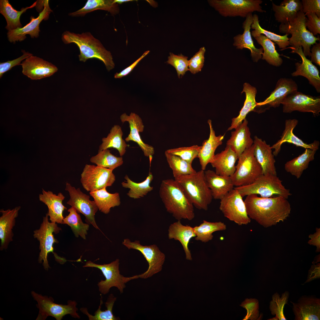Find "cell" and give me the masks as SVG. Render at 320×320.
I'll list each match as a JSON object with an SVG mask.
<instances>
[{
  "label": "cell",
  "instance_id": "cell-1",
  "mask_svg": "<svg viewBox=\"0 0 320 320\" xmlns=\"http://www.w3.org/2000/svg\"><path fill=\"white\" fill-rule=\"evenodd\" d=\"M244 202L249 217L265 228L284 222L291 210L287 199L281 196L264 198L251 194Z\"/></svg>",
  "mask_w": 320,
  "mask_h": 320
},
{
  "label": "cell",
  "instance_id": "cell-2",
  "mask_svg": "<svg viewBox=\"0 0 320 320\" xmlns=\"http://www.w3.org/2000/svg\"><path fill=\"white\" fill-rule=\"evenodd\" d=\"M159 194L167 211L176 220H191L194 219V206L175 179L162 180Z\"/></svg>",
  "mask_w": 320,
  "mask_h": 320
},
{
  "label": "cell",
  "instance_id": "cell-3",
  "mask_svg": "<svg viewBox=\"0 0 320 320\" xmlns=\"http://www.w3.org/2000/svg\"><path fill=\"white\" fill-rule=\"evenodd\" d=\"M62 39L65 44L73 43L78 47L80 61L84 62L88 59L95 58L102 61L108 71L114 68L115 64L111 52L90 32L79 34L65 31L62 34Z\"/></svg>",
  "mask_w": 320,
  "mask_h": 320
},
{
  "label": "cell",
  "instance_id": "cell-4",
  "mask_svg": "<svg viewBox=\"0 0 320 320\" xmlns=\"http://www.w3.org/2000/svg\"><path fill=\"white\" fill-rule=\"evenodd\" d=\"M204 171L201 169L192 174L179 176L174 179L194 206L199 209L206 211L213 198Z\"/></svg>",
  "mask_w": 320,
  "mask_h": 320
},
{
  "label": "cell",
  "instance_id": "cell-5",
  "mask_svg": "<svg viewBox=\"0 0 320 320\" xmlns=\"http://www.w3.org/2000/svg\"><path fill=\"white\" fill-rule=\"evenodd\" d=\"M307 17L305 14L300 11L298 12L297 17L289 22L283 24H281L279 30L281 33L291 35L289 38V45L291 47L296 48L302 47L305 56L310 57V48L320 40L319 37L314 36L306 26Z\"/></svg>",
  "mask_w": 320,
  "mask_h": 320
},
{
  "label": "cell",
  "instance_id": "cell-6",
  "mask_svg": "<svg viewBox=\"0 0 320 320\" xmlns=\"http://www.w3.org/2000/svg\"><path fill=\"white\" fill-rule=\"evenodd\" d=\"M234 188L242 197L254 194L264 198L281 196L288 199L292 195L289 190L285 188L277 175L271 174H262L252 183Z\"/></svg>",
  "mask_w": 320,
  "mask_h": 320
},
{
  "label": "cell",
  "instance_id": "cell-7",
  "mask_svg": "<svg viewBox=\"0 0 320 320\" xmlns=\"http://www.w3.org/2000/svg\"><path fill=\"white\" fill-rule=\"evenodd\" d=\"M48 215L47 213L43 217V221L39 228L33 231V236L39 242V249L40 250L38 259V262L41 263L45 270H47L50 268L47 260V255L50 252H52L56 259L60 263H63L65 260L59 257L54 252L53 245L55 243H58V241L55 239L53 233H58L61 230V228L58 226L56 223L50 222L49 220Z\"/></svg>",
  "mask_w": 320,
  "mask_h": 320
},
{
  "label": "cell",
  "instance_id": "cell-8",
  "mask_svg": "<svg viewBox=\"0 0 320 320\" xmlns=\"http://www.w3.org/2000/svg\"><path fill=\"white\" fill-rule=\"evenodd\" d=\"M253 144L238 158L236 170L231 176L234 186L247 185L263 174L262 168L254 155Z\"/></svg>",
  "mask_w": 320,
  "mask_h": 320
},
{
  "label": "cell",
  "instance_id": "cell-9",
  "mask_svg": "<svg viewBox=\"0 0 320 320\" xmlns=\"http://www.w3.org/2000/svg\"><path fill=\"white\" fill-rule=\"evenodd\" d=\"M31 295L37 304V307L39 309V313L36 320H45L47 317L51 316L57 320H61L67 314L79 319L80 316L77 313L76 302L69 300L68 304L64 305L55 303L53 298L47 296L39 294L34 291L31 292Z\"/></svg>",
  "mask_w": 320,
  "mask_h": 320
},
{
  "label": "cell",
  "instance_id": "cell-10",
  "mask_svg": "<svg viewBox=\"0 0 320 320\" xmlns=\"http://www.w3.org/2000/svg\"><path fill=\"white\" fill-rule=\"evenodd\" d=\"M119 260L118 259L110 263L103 265L97 264L90 261L86 262L84 267H95L100 269L105 277V280H101L98 282L99 291L105 295L113 287H116L120 293H123L126 287L125 284L132 280L139 278L138 275L126 277L120 273L119 270Z\"/></svg>",
  "mask_w": 320,
  "mask_h": 320
},
{
  "label": "cell",
  "instance_id": "cell-11",
  "mask_svg": "<svg viewBox=\"0 0 320 320\" xmlns=\"http://www.w3.org/2000/svg\"><path fill=\"white\" fill-rule=\"evenodd\" d=\"M208 2L222 16L246 18L255 11L265 12L260 4L261 0H209Z\"/></svg>",
  "mask_w": 320,
  "mask_h": 320
},
{
  "label": "cell",
  "instance_id": "cell-12",
  "mask_svg": "<svg viewBox=\"0 0 320 320\" xmlns=\"http://www.w3.org/2000/svg\"><path fill=\"white\" fill-rule=\"evenodd\" d=\"M122 244L128 249H134L140 252L148 263L147 270L138 275V278L146 279L151 277L162 269L165 259V254L155 244L143 246L139 240L131 241L129 239H124Z\"/></svg>",
  "mask_w": 320,
  "mask_h": 320
},
{
  "label": "cell",
  "instance_id": "cell-13",
  "mask_svg": "<svg viewBox=\"0 0 320 320\" xmlns=\"http://www.w3.org/2000/svg\"><path fill=\"white\" fill-rule=\"evenodd\" d=\"M243 197L234 188L221 199L219 209L224 216L239 225H247L251 221Z\"/></svg>",
  "mask_w": 320,
  "mask_h": 320
},
{
  "label": "cell",
  "instance_id": "cell-14",
  "mask_svg": "<svg viewBox=\"0 0 320 320\" xmlns=\"http://www.w3.org/2000/svg\"><path fill=\"white\" fill-rule=\"evenodd\" d=\"M111 169L86 164L81 174L83 188L89 192L111 186L116 177Z\"/></svg>",
  "mask_w": 320,
  "mask_h": 320
},
{
  "label": "cell",
  "instance_id": "cell-15",
  "mask_svg": "<svg viewBox=\"0 0 320 320\" xmlns=\"http://www.w3.org/2000/svg\"><path fill=\"white\" fill-rule=\"evenodd\" d=\"M65 190L68 192L70 196L67 203L77 212L83 214L87 223L100 229L95 219V214L98 209L95 201L91 200L89 196L83 193L79 188H76L69 183H66Z\"/></svg>",
  "mask_w": 320,
  "mask_h": 320
},
{
  "label": "cell",
  "instance_id": "cell-16",
  "mask_svg": "<svg viewBox=\"0 0 320 320\" xmlns=\"http://www.w3.org/2000/svg\"><path fill=\"white\" fill-rule=\"evenodd\" d=\"M283 112L291 113L295 111L310 112L314 116L319 115L320 97L307 95L297 91L288 95L282 101Z\"/></svg>",
  "mask_w": 320,
  "mask_h": 320
},
{
  "label": "cell",
  "instance_id": "cell-17",
  "mask_svg": "<svg viewBox=\"0 0 320 320\" xmlns=\"http://www.w3.org/2000/svg\"><path fill=\"white\" fill-rule=\"evenodd\" d=\"M49 2L48 0L44 1V8L37 17L31 16L30 22L24 27L8 31L7 34L8 40L10 42L13 43L21 41L25 39L27 34L29 35L32 38H37L40 31L39 27L40 23L42 20H47L49 14L52 12L49 6Z\"/></svg>",
  "mask_w": 320,
  "mask_h": 320
},
{
  "label": "cell",
  "instance_id": "cell-18",
  "mask_svg": "<svg viewBox=\"0 0 320 320\" xmlns=\"http://www.w3.org/2000/svg\"><path fill=\"white\" fill-rule=\"evenodd\" d=\"M20 65L23 73L33 80L49 77L58 70L51 63L33 55L23 61Z\"/></svg>",
  "mask_w": 320,
  "mask_h": 320
},
{
  "label": "cell",
  "instance_id": "cell-19",
  "mask_svg": "<svg viewBox=\"0 0 320 320\" xmlns=\"http://www.w3.org/2000/svg\"><path fill=\"white\" fill-rule=\"evenodd\" d=\"M295 320H319L320 299L314 296L303 295L296 303L291 301Z\"/></svg>",
  "mask_w": 320,
  "mask_h": 320
},
{
  "label": "cell",
  "instance_id": "cell-20",
  "mask_svg": "<svg viewBox=\"0 0 320 320\" xmlns=\"http://www.w3.org/2000/svg\"><path fill=\"white\" fill-rule=\"evenodd\" d=\"M120 119L123 123L127 121L129 124L130 132L125 139V141L128 142L132 141L137 143L143 152L144 156L149 157L151 161L154 153V150L152 146L145 143L141 138L140 133L143 132L144 128L141 118L136 114L132 112L129 115L125 113L122 114L120 116Z\"/></svg>",
  "mask_w": 320,
  "mask_h": 320
},
{
  "label": "cell",
  "instance_id": "cell-21",
  "mask_svg": "<svg viewBox=\"0 0 320 320\" xmlns=\"http://www.w3.org/2000/svg\"><path fill=\"white\" fill-rule=\"evenodd\" d=\"M298 86L292 79L286 78L279 79L275 88L269 96L263 102L257 103L256 107H266V109L271 107H279L282 101L289 95L297 91Z\"/></svg>",
  "mask_w": 320,
  "mask_h": 320
},
{
  "label": "cell",
  "instance_id": "cell-22",
  "mask_svg": "<svg viewBox=\"0 0 320 320\" xmlns=\"http://www.w3.org/2000/svg\"><path fill=\"white\" fill-rule=\"evenodd\" d=\"M298 120L296 119H286L285 122L284 129L281 136V139L271 146L274 150L273 154L276 156L280 152L282 144L285 143H292L296 146L305 148L317 151L319 148L320 143L315 140L310 144L306 143L296 136L293 131L298 123Z\"/></svg>",
  "mask_w": 320,
  "mask_h": 320
},
{
  "label": "cell",
  "instance_id": "cell-23",
  "mask_svg": "<svg viewBox=\"0 0 320 320\" xmlns=\"http://www.w3.org/2000/svg\"><path fill=\"white\" fill-rule=\"evenodd\" d=\"M254 155L262 168L263 174L277 175L275 160L270 145L257 136L254 137Z\"/></svg>",
  "mask_w": 320,
  "mask_h": 320
},
{
  "label": "cell",
  "instance_id": "cell-24",
  "mask_svg": "<svg viewBox=\"0 0 320 320\" xmlns=\"http://www.w3.org/2000/svg\"><path fill=\"white\" fill-rule=\"evenodd\" d=\"M245 18L242 23L243 33L242 34H237L233 37V45L238 49L246 48L249 50L252 60L257 62L262 58L263 49L262 48H256L252 38L250 29L253 21L252 14L249 13Z\"/></svg>",
  "mask_w": 320,
  "mask_h": 320
},
{
  "label": "cell",
  "instance_id": "cell-25",
  "mask_svg": "<svg viewBox=\"0 0 320 320\" xmlns=\"http://www.w3.org/2000/svg\"><path fill=\"white\" fill-rule=\"evenodd\" d=\"M291 52L296 53L301 57V63H295L296 71L292 73L293 76H302L307 78L309 83L316 89L317 92H320V77L319 71L317 67L310 61L307 59L304 55L302 47L295 48L290 47Z\"/></svg>",
  "mask_w": 320,
  "mask_h": 320
},
{
  "label": "cell",
  "instance_id": "cell-26",
  "mask_svg": "<svg viewBox=\"0 0 320 320\" xmlns=\"http://www.w3.org/2000/svg\"><path fill=\"white\" fill-rule=\"evenodd\" d=\"M65 198V196L61 192L56 195L51 191H46L43 189L42 193L39 195V200L48 207L47 213L51 222L63 224L64 218L63 212L67 209L62 203Z\"/></svg>",
  "mask_w": 320,
  "mask_h": 320
},
{
  "label": "cell",
  "instance_id": "cell-27",
  "mask_svg": "<svg viewBox=\"0 0 320 320\" xmlns=\"http://www.w3.org/2000/svg\"><path fill=\"white\" fill-rule=\"evenodd\" d=\"M238 159L236 153L231 147L226 146L224 150L215 154L210 163L217 175L231 177L235 171V164Z\"/></svg>",
  "mask_w": 320,
  "mask_h": 320
},
{
  "label": "cell",
  "instance_id": "cell-28",
  "mask_svg": "<svg viewBox=\"0 0 320 320\" xmlns=\"http://www.w3.org/2000/svg\"><path fill=\"white\" fill-rule=\"evenodd\" d=\"M248 124V121L245 119L235 131L231 132V136L226 143V146L231 147L236 153L238 158L244 151L253 144Z\"/></svg>",
  "mask_w": 320,
  "mask_h": 320
},
{
  "label": "cell",
  "instance_id": "cell-29",
  "mask_svg": "<svg viewBox=\"0 0 320 320\" xmlns=\"http://www.w3.org/2000/svg\"><path fill=\"white\" fill-rule=\"evenodd\" d=\"M20 207L11 209H1L2 215L0 217V249H6L10 242L13 241L14 234L12 229L15 223V219L18 215Z\"/></svg>",
  "mask_w": 320,
  "mask_h": 320
},
{
  "label": "cell",
  "instance_id": "cell-30",
  "mask_svg": "<svg viewBox=\"0 0 320 320\" xmlns=\"http://www.w3.org/2000/svg\"><path fill=\"white\" fill-rule=\"evenodd\" d=\"M204 173L208 185L214 199H221L233 189L234 185L230 176L219 175L210 169L205 171Z\"/></svg>",
  "mask_w": 320,
  "mask_h": 320
},
{
  "label": "cell",
  "instance_id": "cell-31",
  "mask_svg": "<svg viewBox=\"0 0 320 320\" xmlns=\"http://www.w3.org/2000/svg\"><path fill=\"white\" fill-rule=\"evenodd\" d=\"M207 123L210 129L209 137L208 139L203 142L198 157L201 169L204 171L207 164L212 160L217 147L222 145L225 136V135H220L216 136L212 127V121L209 119Z\"/></svg>",
  "mask_w": 320,
  "mask_h": 320
},
{
  "label": "cell",
  "instance_id": "cell-32",
  "mask_svg": "<svg viewBox=\"0 0 320 320\" xmlns=\"http://www.w3.org/2000/svg\"><path fill=\"white\" fill-rule=\"evenodd\" d=\"M170 224L168 229L169 239L179 241L181 244L187 260H192V258L188 244L191 238L196 236L193 227L182 224L180 220Z\"/></svg>",
  "mask_w": 320,
  "mask_h": 320
},
{
  "label": "cell",
  "instance_id": "cell-33",
  "mask_svg": "<svg viewBox=\"0 0 320 320\" xmlns=\"http://www.w3.org/2000/svg\"><path fill=\"white\" fill-rule=\"evenodd\" d=\"M272 9L275 20L281 24L286 23L295 18L299 12L302 11L300 0H284L279 5L272 2Z\"/></svg>",
  "mask_w": 320,
  "mask_h": 320
},
{
  "label": "cell",
  "instance_id": "cell-34",
  "mask_svg": "<svg viewBox=\"0 0 320 320\" xmlns=\"http://www.w3.org/2000/svg\"><path fill=\"white\" fill-rule=\"evenodd\" d=\"M316 151L305 148L302 154L285 164V170L297 178H300L303 171L308 168L310 162L314 160Z\"/></svg>",
  "mask_w": 320,
  "mask_h": 320
},
{
  "label": "cell",
  "instance_id": "cell-35",
  "mask_svg": "<svg viewBox=\"0 0 320 320\" xmlns=\"http://www.w3.org/2000/svg\"><path fill=\"white\" fill-rule=\"evenodd\" d=\"M106 188L89 192L98 209L103 213H109L111 208L118 206L121 204L119 193H111L107 191Z\"/></svg>",
  "mask_w": 320,
  "mask_h": 320
},
{
  "label": "cell",
  "instance_id": "cell-36",
  "mask_svg": "<svg viewBox=\"0 0 320 320\" xmlns=\"http://www.w3.org/2000/svg\"><path fill=\"white\" fill-rule=\"evenodd\" d=\"M37 2L36 1L30 7L22 8L20 11H17L12 7L8 0H1L0 13L6 20L7 25L5 28L9 31L22 28V25L20 20L21 15L28 9L36 6Z\"/></svg>",
  "mask_w": 320,
  "mask_h": 320
},
{
  "label": "cell",
  "instance_id": "cell-37",
  "mask_svg": "<svg viewBox=\"0 0 320 320\" xmlns=\"http://www.w3.org/2000/svg\"><path fill=\"white\" fill-rule=\"evenodd\" d=\"M243 86L242 93L245 92L246 95L244 106L240 111L239 115L237 117L232 119L231 125L228 128V131L235 129L246 119L247 114L250 111H254L256 107L257 103L255 97L257 92L256 89L247 83H245Z\"/></svg>",
  "mask_w": 320,
  "mask_h": 320
},
{
  "label": "cell",
  "instance_id": "cell-38",
  "mask_svg": "<svg viewBox=\"0 0 320 320\" xmlns=\"http://www.w3.org/2000/svg\"><path fill=\"white\" fill-rule=\"evenodd\" d=\"M97 10L108 11L113 15H115L119 12L118 4L114 3L113 0H88L82 8L69 13V15L72 17L84 16L89 13Z\"/></svg>",
  "mask_w": 320,
  "mask_h": 320
},
{
  "label": "cell",
  "instance_id": "cell-39",
  "mask_svg": "<svg viewBox=\"0 0 320 320\" xmlns=\"http://www.w3.org/2000/svg\"><path fill=\"white\" fill-rule=\"evenodd\" d=\"M123 132L119 125H114L106 137L102 139V143L99 147L98 151L110 148H113L118 151L120 156H123L127 146L125 141L122 138Z\"/></svg>",
  "mask_w": 320,
  "mask_h": 320
},
{
  "label": "cell",
  "instance_id": "cell-40",
  "mask_svg": "<svg viewBox=\"0 0 320 320\" xmlns=\"http://www.w3.org/2000/svg\"><path fill=\"white\" fill-rule=\"evenodd\" d=\"M124 178L126 180L122 182L121 185L123 188L129 189L127 195L131 198L136 199L143 197L153 190V187L150 185L153 177L150 172L146 179L140 183L132 181L127 175Z\"/></svg>",
  "mask_w": 320,
  "mask_h": 320
},
{
  "label": "cell",
  "instance_id": "cell-41",
  "mask_svg": "<svg viewBox=\"0 0 320 320\" xmlns=\"http://www.w3.org/2000/svg\"><path fill=\"white\" fill-rule=\"evenodd\" d=\"M257 42L261 45L263 49L262 58L270 65L279 67L282 64L283 60L276 49L275 44L264 35L260 34L254 37Z\"/></svg>",
  "mask_w": 320,
  "mask_h": 320
},
{
  "label": "cell",
  "instance_id": "cell-42",
  "mask_svg": "<svg viewBox=\"0 0 320 320\" xmlns=\"http://www.w3.org/2000/svg\"><path fill=\"white\" fill-rule=\"evenodd\" d=\"M193 229L196 235L195 239L206 243L212 239L214 232L225 230L226 226L221 221L212 222L204 220L203 223L193 227Z\"/></svg>",
  "mask_w": 320,
  "mask_h": 320
},
{
  "label": "cell",
  "instance_id": "cell-43",
  "mask_svg": "<svg viewBox=\"0 0 320 320\" xmlns=\"http://www.w3.org/2000/svg\"><path fill=\"white\" fill-rule=\"evenodd\" d=\"M253 21L251 28L253 29L251 32L253 37L263 34L266 37L277 44L280 49H284L289 45V38L287 34L281 36L262 28L259 24L258 16L256 14L253 15Z\"/></svg>",
  "mask_w": 320,
  "mask_h": 320
},
{
  "label": "cell",
  "instance_id": "cell-44",
  "mask_svg": "<svg viewBox=\"0 0 320 320\" xmlns=\"http://www.w3.org/2000/svg\"><path fill=\"white\" fill-rule=\"evenodd\" d=\"M68 211L69 212L68 215L64 218L63 224L68 225L76 237L79 236L85 239L89 225L84 223L82 221L80 215L73 207L69 209Z\"/></svg>",
  "mask_w": 320,
  "mask_h": 320
},
{
  "label": "cell",
  "instance_id": "cell-45",
  "mask_svg": "<svg viewBox=\"0 0 320 320\" xmlns=\"http://www.w3.org/2000/svg\"><path fill=\"white\" fill-rule=\"evenodd\" d=\"M90 160L99 167L113 170L122 165L123 163L122 156L118 157L114 155L108 149L98 151L96 155L91 157Z\"/></svg>",
  "mask_w": 320,
  "mask_h": 320
},
{
  "label": "cell",
  "instance_id": "cell-46",
  "mask_svg": "<svg viewBox=\"0 0 320 320\" xmlns=\"http://www.w3.org/2000/svg\"><path fill=\"white\" fill-rule=\"evenodd\" d=\"M165 155L168 164L172 170L174 178L179 176L190 174L196 171L191 164L180 157L169 153L166 151Z\"/></svg>",
  "mask_w": 320,
  "mask_h": 320
},
{
  "label": "cell",
  "instance_id": "cell-47",
  "mask_svg": "<svg viewBox=\"0 0 320 320\" xmlns=\"http://www.w3.org/2000/svg\"><path fill=\"white\" fill-rule=\"evenodd\" d=\"M102 297L100 299V304L98 308L95 312L94 315L93 316L89 314L87 309L86 308H81L80 310L84 313L86 315L89 320H119L118 317L114 316L112 313V309L115 302L116 300V298L112 294H111L109 296L106 302L105 305L107 309L105 311L101 310V305L103 303Z\"/></svg>",
  "mask_w": 320,
  "mask_h": 320
},
{
  "label": "cell",
  "instance_id": "cell-48",
  "mask_svg": "<svg viewBox=\"0 0 320 320\" xmlns=\"http://www.w3.org/2000/svg\"><path fill=\"white\" fill-rule=\"evenodd\" d=\"M289 296V293L285 291L280 297L277 292L272 296V300L270 302L269 309L272 315L275 317L268 319L269 320H286L284 313L285 305L287 303Z\"/></svg>",
  "mask_w": 320,
  "mask_h": 320
},
{
  "label": "cell",
  "instance_id": "cell-49",
  "mask_svg": "<svg viewBox=\"0 0 320 320\" xmlns=\"http://www.w3.org/2000/svg\"><path fill=\"white\" fill-rule=\"evenodd\" d=\"M201 146L195 145L190 147H180L170 149L166 151L169 153L177 156L188 163L192 164L193 160L198 158Z\"/></svg>",
  "mask_w": 320,
  "mask_h": 320
},
{
  "label": "cell",
  "instance_id": "cell-50",
  "mask_svg": "<svg viewBox=\"0 0 320 320\" xmlns=\"http://www.w3.org/2000/svg\"><path fill=\"white\" fill-rule=\"evenodd\" d=\"M188 57L181 54L179 55L170 53L167 63L173 66L176 69L179 78L183 76L189 70Z\"/></svg>",
  "mask_w": 320,
  "mask_h": 320
},
{
  "label": "cell",
  "instance_id": "cell-51",
  "mask_svg": "<svg viewBox=\"0 0 320 320\" xmlns=\"http://www.w3.org/2000/svg\"><path fill=\"white\" fill-rule=\"evenodd\" d=\"M240 306L247 310V313L243 320H260L262 318L259 311V304L258 300L255 298L246 299Z\"/></svg>",
  "mask_w": 320,
  "mask_h": 320
},
{
  "label": "cell",
  "instance_id": "cell-52",
  "mask_svg": "<svg viewBox=\"0 0 320 320\" xmlns=\"http://www.w3.org/2000/svg\"><path fill=\"white\" fill-rule=\"evenodd\" d=\"M205 51L204 47H201L188 60L189 71L192 73L194 74L201 71L204 65Z\"/></svg>",
  "mask_w": 320,
  "mask_h": 320
},
{
  "label": "cell",
  "instance_id": "cell-53",
  "mask_svg": "<svg viewBox=\"0 0 320 320\" xmlns=\"http://www.w3.org/2000/svg\"><path fill=\"white\" fill-rule=\"evenodd\" d=\"M307 16L306 26L308 31L315 36L320 34V17L314 13L305 15Z\"/></svg>",
  "mask_w": 320,
  "mask_h": 320
},
{
  "label": "cell",
  "instance_id": "cell-54",
  "mask_svg": "<svg viewBox=\"0 0 320 320\" xmlns=\"http://www.w3.org/2000/svg\"><path fill=\"white\" fill-rule=\"evenodd\" d=\"M23 54L20 57L11 61L0 63V77L1 78L5 72L10 70L13 67L20 65V63L33 54L28 52L23 51Z\"/></svg>",
  "mask_w": 320,
  "mask_h": 320
},
{
  "label": "cell",
  "instance_id": "cell-55",
  "mask_svg": "<svg viewBox=\"0 0 320 320\" xmlns=\"http://www.w3.org/2000/svg\"><path fill=\"white\" fill-rule=\"evenodd\" d=\"M301 1L302 11L305 15L314 13L320 17V0H302Z\"/></svg>",
  "mask_w": 320,
  "mask_h": 320
},
{
  "label": "cell",
  "instance_id": "cell-56",
  "mask_svg": "<svg viewBox=\"0 0 320 320\" xmlns=\"http://www.w3.org/2000/svg\"><path fill=\"white\" fill-rule=\"evenodd\" d=\"M150 52V51L148 50L145 52L136 61L134 62L129 66L125 68L119 73H116L114 75L115 78H121L122 77L127 75L133 69L134 67L137 65L138 63L145 56Z\"/></svg>",
  "mask_w": 320,
  "mask_h": 320
},
{
  "label": "cell",
  "instance_id": "cell-57",
  "mask_svg": "<svg viewBox=\"0 0 320 320\" xmlns=\"http://www.w3.org/2000/svg\"><path fill=\"white\" fill-rule=\"evenodd\" d=\"M310 61L320 66V43H316L311 49Z\"/></svg>",
  "mask_w": 320,
  "mask_h": 320
},
{
  "label": "cell",
  "instance_id": "cell-58",
  "mask_svg": "<svg viewBox=\"0 0 320 320\" xmlns=\"http://www.w3.org/2000/svg\"><path fill=\"white\" fill-rule=\"evenodd\" d=\"M309 238L311 239L309 240L308 243L310 245H312L316 247V252H319L320 251V228H316V232L313 234H310L309 236Z\"/></svg>",
  "mask_w": 320,
  "mask_h": 320
},
{
  "label": "cell",
  "instance_id": "cell-59",
  "mask_svg": "<svg viewBox=\"0 0 320 320\" xmlns=\"http://www.w3.org/2000/svg\"><path fill=\"white\" fill-rule=\"evenodd\" d=\"M320 263L313 264L309 271L307 279L305 283L309 282L313 280L319 279L320 277Z\"/></svg>",
  "mask_w": 320,
  "mask_h": 320
},
{
  "label": "cell",
  "instance_id": "cell-60",
  "mask_svg": "<svg viewBox=\"0 0 320 320\" xmlns=\"http://www.w3.org/2000/svg\"><path fill=\"white\" fill-rule=\"evenodd\" d=\"M133 1V0H114L113 1L114 3L120 4L124 2H128L131 1Z\"/></svg>",
  "mask_w": 320,
  "mask_h": 320
}]
</instances>
